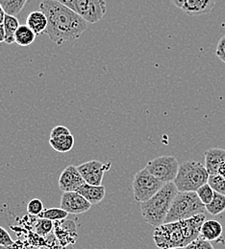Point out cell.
Masks as SVG:
<instances>
[{"mask_svg":"<svg viewBox=\"0 0 225 249\" xmlns=\"http://www.w3.org/2000/svg\"><path fill=\"white\" fill-rule=\"evenodd\" d=\"M39 8L47 18L45 34L57 45L78 39L88 28V22L64 4L54 0H42Z\"/></svg>","mask_w":225,"mask_h":249,"instance_id":"6da1fadb","label":"cell"},{"mask_svg":"<svg viewBox=\"0 0 225 249\" xmlns=\"http://www.w3.org/2000/svg\"><path fill=\"white\" fill-rule=\"evenodd\" d=\"M187 0H171V2L176 6V7H178V8H182V6L184 5V3L186 2Z\"/></svg>","mask_w":225,"mask_h":249,"instance_id":"836d02e7","label":"cell"},{"mask_svg":"<svg viewBox=\"0 0 225 249\" xmlns=\"http://www.w3.org/2000/svg\"><path fill=\"white\" fill-rule=\"evenodd\" d=\"M209 176L205 165L197 161H187L179 166L173 182L179 192H196L208 183Z\"/></svg>","mask_w":225,"mask_h":249,"instance_id":"5b68a950","label":"cell"},{"mask_svg":"<svg viewBox=\"0 0 225 249\" xmlns=\"http://www.w3.org/2000/svg\"><path fill=\"white\" fill-rule=\"evenodd\" d=\"M216 55L225 63V36H224L218 42Z\"/></svg>","mask_w":225,"mask_h":249,"instance_id":"4dcf8cb0","label":"cell"},{"mask_svg":"<svg viewBox=\"0 0 225 249\" xmlns=\"http://www.w3.org/2000/svg\"><path fill=\"white\" fill-rule=\"evenodd\" d=\"M37 35L32 29L25 25H20L15 34V42L20 46H29L36 39Z\"/></svg>","mask_w":225,"mask_h":249,"instance_id":"d6986e66","label":"cell"},{"mask_svg":"<svg viewBox=\"0 0 225 249\" xmlns=\"http://www.w3.org/2000/svg\"><path fill=\"white\" fill-rule=\"evenodd\" d=\"M0 249H40L36 247L32 246H28V244L23 243L21 241H18L16 243H14V245L10 246V247H0Z\"/></svg>","mask_w":225,"mask_h":249,"instance_id":"1f68e13d","label":"cell"},{"mask_svg":"<svg viewBox=\"0 0 225 249\" xmlns=\"http://www.w3.org/2000/svg\"><path fill=\"white\" fill-rule=\"evenodd\" d=\"M178 160L171 156H159L149 161L145 169L164 183L173 182L179 170Z\"/></svg>","mask_w":225,"mask_h":249,"instance_id":"52a82bcc","label":"cell"},{"mask_svg":"<svg viewBox=\"0 0 225 249\" xmlns=\"http://www.w3.org/2000/svg\"><path fill=\"white\" fill-rule=\"evenodd\" d=\"M43 210H44L43 203L39 198H33L27 204V213L30 216L38 217V216H40L41 214V212Z\"/></svg>","mask_w":225,"mask_h":249,"instance_id":"4316f807","label":"cell"},{"mask_svg":"<svg viewBox=\"0 0 225 249\" xmlns=\"http://www.w3.org/2000/svg\"><path fill=\"white\" fill-rule=\"evenodd\" d=\"M28 0H0L5 13L11 16H18L24 8Z\"/></svg>","mask_w":225,"mask_h":249,"instance_id":"603a6c76","label":"cell"},{"mask_svg":"<svg viewBox=\"0 0 225 249\" xmlns=\"http://www.w3.org/2000/svg\"><path fill=\"white\" fill-rule=\"evenodd\" d=\"M177 193L178 189L174 182H168L151 198L142 202L141 212L143 219L153 227L163 224Z\"/></svg>","mask_w":225,"mask_h":249,"instance_id":"3957f363","label":"cell"},{"mask_svg":"<svg viewBox=\"0 0 225 249\" xmlns=\"http://www.w3.org/2000/svg\"><path fill=\"white\" fill-rule=\"evenodd\" d=\"M206 210L212 216H218L225 211V196L215 192L212 201L206 205Z\"/></svg>","mask_w":225,"mask_h":249,"instance_id":"44dd1931","label":"cell"},{"mask_svg":"<svg viewBox=\"0 0 225 249\" xmlns=\"http://www.w3.org/2000/svg\"><path fill=\"white\" fill-rule=\"evenodd\" d=\"M54 1L59 2V3H61V4H64L66 7H68L69 4H70V2H71V0H54Z\"/></svg>","mask_w":225,"mask_h":249,"instance_id":"d590c367","label":"cell"},{"mask_svg":"<svg viewBox=\"0 0 225 249\" xmlns=\"http://www.w3.org/2000/svg\"><path fill=\"white\" fill-rule=\"evenodd\" d=\"M33 230L36 232V234L45 238L54 230V222L47 218L38 217L33 225Z\"/></svg>","mask_w":225,"mask_h":249,"instance_id":"7402d4cb","label":"cell"},{"mask_svg":"<svg viewBox=\"0 0 225 249\" xmlns=\"http://www.w3.org/2000/svg\"><path fill=\"white\" fill-rule=\"evenodd\" d=\"M5 41V30L3 24H0V43Z\"/></svg>","mask_w":225,"mask_h":249,"instance_id":"d6a6232c","label":"cell"},{"mask_svg":"<svg viewBox=\"0 0 225 249\" xmlns=\"http://www.w3.org/2000/svg\"><path fill=\"white\" fill-rule=\"evenodd\" d=\"M208 183L214 189L215 192L225 196V178L220 175H211L209 176Z\"/></svg>","mask_w":225,"mask_h":249,"instance_id":"484cf974","label":"cell"},{"mask_svg":"<svg viewBox=\"0 0 225 249\" xmlns=\"http://www.w3.org/2000/svg\"><path fill=\"white\" fill-rule=\"evenodd\" d=\"M54 235L58 242L65 248L72 246L77 240L76 225L73 220H57L54 222Z\"/></svg>","mask_w":225,"mask_h":249,"instance_id":"8fae6325","label":"cell"},{"mask_svg":"<svg viewBox=\"0 0 225 249\" xmlns=\"http://www.w3.org/2000/svg\"><path fill=\"white\" fill-rule=\"evenodd\" d=\"M112 163H102L98 160H92L77 167L86 183L91 185H101L104 174L110 170Z\"/></svg>","mask_w":225,"mask_h":249,"instance_id":"9c48e42d","label":"cell"},{"mask_svg":"<svg viewBox=\"0 0 225 249\" xmlns=\"http://www.w3.org/2000/svg\"><path fill=\"white\" fill-rule=\"evenodd\" d=\"M3 26L5 30V43L12 44L15 42V34L20 27V21L15 16L7 15L5 16Z\"/></svg>","mask_w":225,"mask_h":249,"instance_id":"ffe728a7","label":"cell"},{"mask_svg":"<svg viewBox=\"0 0 225 249\" xmlns=\"http://www.w3.org/2000/svg\"><path fill=\"white\" fill-rule=\"evenodd\" d=\"M206 205L200 200L196 192H179L176 194L164 223L174 222L205 214Z\"/></svg>","mask_w":225,"mask_h":249,"instance_id":"277c9868","label":"cell"},{"mask_svg":"<svg viewBox=\"0 0 225 249\" xmlns=\"http://www.w3.org/2000/svg\"><path fill=\"white\" fill-rule=\"evenodd\" d=\"M68 213L60 208H48V209H44L41 214L38 217L40 218H47L50 219L52 221H57V220H63L67 218Z\"/></svg>","mask_w":225,"mask_h":249,"instance_id":"cb8c5ba5","label":"cell"},{"mask_svg":"<svg viewBox=\"0 0 225 249\" xmlns=\"http://www.w3.org/2000/svg\"><path fill=\"white\" fill-rule=\"evenodd\" d=\"M185 249L184 248H176V249Z\"/></svg>","mask_w":225,"mask_h":249,"instance_id":"8d00e7d4","label":"cell"},{"mask_svg":"<svg viewBox=\"0 0 225 249\" xmlns=\"http://www.w3.org/2000/svg\"><path fill=\"white\" fill-rule=\"evenodd\" d=\"M92 204L77 192H64L61 197V208L71 215H81L88 212Z\"/></svg>","mask_w":225,"mask_h":249,"instance_id":"30bf717a","label":"cell"},{"mask_svg":"<svg viewBox=\"0 0 225 249\" xmlns=\"http://www.w3.org/2000/svg\"><path fill=\"white\" fill-rule=\"evenodd\" d=\"M224 227L218 220H205L200 229V235L209 242H218L223 235Z\"/></svg>","mask_w":225,"mask_h":249,"instance_id":"2e32d148","label":"cell"},{"mask_svg":"<svg viewBox=\"0 0 225 249\" xmlns=\"http://www.w3.org/2000/svg\"><path fill=\"white\" fill-rule=\"evenodd\" d=\"M185 249H215L212 246L211 242L204 239L201 235L192 242L190 245H188Z\"/></svg>","mask_w":225,"mask_h":249,"instance_id":"83f0119b","label":"cell"},{"mask_svg":"<svg viewBox=\"0 0 225 249\" xmlns=\"http://www.w3.org/2000/svg\"><path fill=\"white\" fill-rule=\"evenodd\" d=\"M66 134H71L67 127H65L64 125H57L52 128V130L50 132V138L66 135Z\"/></svg>","mask_w":225,"mask_h":249,"instance_id":"f546056e","label":"cell"},{"mask_svg":"<svg viewBox=\"0 0 225 249\" xmlns=\"http://www.w3.org/2000/svg\"><path fill=\"white\" fill-rule=\"evenodd\" d=\"M196 194H197L198 197L200 198V200L205 205H207L212 201V199L214 197V195H215V191L212 187L210 186L209 183H206L196 191Z\"/></svg>","mask_w":225,"mask_h":249,"instance_id":"d4e9b609","label":"cell"},{"mask_svg":"<svg viewBox=\"0 0 225 249\" xmlns=\"http://www.w3.org/2000/svg\"><path fill=\"white\" fill-rule=\"evenodd\" d=\"M164 184L165 183L156 178L144 168L134 177L132 182L134 198L138 202H144L161 190Z\"/></svg>","mask_w":225,"mask_h":249,"instance_id":"8992f818","label":"cell"},{"mask_svg":"<svg viewBox=\"0 0 225 249\" xmlns=\"http://www.w3.org/2000/svg\"><path fill=\"white\" fill-rule=\"evenodd\" d=\"M217 0H187L181 10L188 16L197 17L210 14L215 8Z\"/></svg>","mask_w":225,"mask_h":249,"instance_id":"4fadbf2b","label":"cell"},{"mask_svg":"<svg viewBox=\"0 0 225 249\" xmlns=\"http://www.w3.org/2000/svg\"><path fill=\"white\" fill-rule=\"evenodd\" d=\"M68 8L92 24L100 21L107 12L105 0H71Z\"/></svg>","mask_w":225,"mask_h":249,"instance_id":"ba28073f","label":"cell"},{"mask_svg":"<svg viewBox=\"0 0 225 249\" xmlns=\"http://www.w3.org/2000/svg\"><path fill=\"white\" fill-rule=\"evenodd\" d=\"M206 220L205 214L155 227L153 241L160 249L186 248L200 236V229Z\"/></svg>","mask_w":225,"mask_h":249,"instance_id":"7a4b0ae2","label":"cell"},{"mask_svg":"<svg viewBox=\"0 0 225 249\" xmlns=\"http://www.w3.org/2000/svg\"><path fill=\"white\" fill-rule=\"evenodd\" d=\"M225 162V150L210 149L205 152V167L209 175H218L220 167Z\"/></svg>","mask_w":225,"mask_h":249,"instance_id":"5bb4252c","label":"cell"},{"mask_svg":"<svg viewBox=\"0 0 225 249\" xmlns=\"http://www.w3.org/2000/svg\"><path fill=\"white\" fill-rule=\"evenodd\" d=\"M5 16H6V13L2 7V5L0 4V24H3V21H4V18H5Z\"/></svg>","mask_w":225,"mask_h":249,"instance_id":"e575fe53","label":"cell"},{"mask_svg":"<svg viewBox=\"0 0 225 249\" xmlns=\"http://www.w3.org/2000/svg\"><path fill=\"white\" fill-rule=\"evenodd\" d=\"M85 180L78 171L77 167L69 165L67 166L59 178V189L62 192H76L83 184Z\"/></svg>","mask_w":225,"mask_h":249,"instance_id":"7c38bea8","label":"cell"},{"mask_svg":"<svg viewBox=\"0 0 225 249\" xmlns=\"http://www.w3.org/2000/svg\"><path fill=\"white\" fill-rule=\"evenodd\" d=\"M47 24V18L41 11L30 13L26 18V25L29 26L37 36L46 33Z\"/></svg>","mask_w":225,"mask_h":249,"instance_id":"e0dca14e","label":"cell"},{"mask_svg":"<svg viewBox=\"0 0 225 249\" xmlns=\"http://www.w3.org/2000/svg\"><path fill=\"white\" fill-rule=\"evenodd\" d=\"M76 192L83 196L92 205H95L101 202L105 197L106 188L102 185H91L85 183Z\"/></svg>","mask_w":225,"mask_h":249,"instance_id":"9a60e30c","label":"cell"},{"mask_svg":"<svg viewBox=\"0 0 225 249\" xmlns=\"http://www.w3.org/2000/svg\"><path fill=\"white\" fill-rule=\"evenodd\" d=\"M14 241L9 232L0 226V247H10L14 245Z\"/></svg>","mask_w":225,"mask_h":249,"instance_id":"f1b7e54d","label":"cell"},{"mask_svg":"<svg viewBox=\"0 0 225 249\" xmlns=\"http://www.w3.org/2000/svg\"><path fill=\"white\" fill-rule=\"evenodd\" d=\"M74 137L72 134H66L49 139V144L53 150L58 153H68L74 146Z\"/></svg>","mask_w":225,"mask_h":249,"instance_id":"ac0fdd59","label":"cell"}]
</instances>
